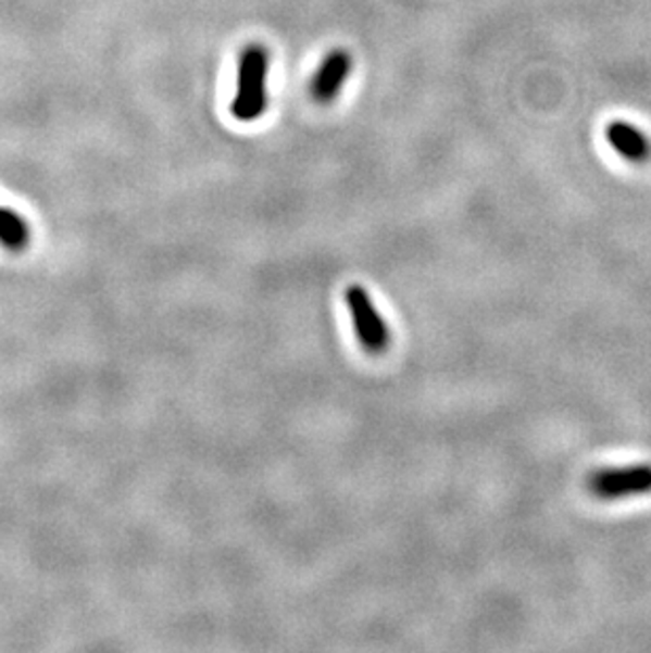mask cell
<instances>
[{"label":"cell","instance_id":"obj_1","mask_svg":"<svg viewBox=\"0 0 651 653\" xmlns=\"http://www.w3.org/2000/svg\"><path fill=\"white\" fill-rule=\"evenodd\" d=\"M267 49L259 42H250L239 53L237 62V89L230 104V113L241 123H252L267 111Z\"/></svg>","mask_w":651,"mask_h":653},{"label":"cell","instance_id":"obj_2","mask_svg":"<svg viewBox=\"0 0 651 653\" xmlns=\"http://www.w3.org/2000/svg\"><path fill=\"white\" fill-rule=\"evenodd\" d=\"M588 489L601 500H622L651 493V465L637 463L594 472L588 478Z\"/></svg>","mask_w":651,"mask_h":653},{"label":"cell","instance_id":"obj_3","mask_svg":"<svg viewBox=\"0 0 651 653\" xmlns=\"http://www.w3.org/2000/svg\"><path fill=\"white\" fill-rule=\"evenodd\" d=\"M347 307L360 343L373 353H381L389 343V332L384 317L373 305V299L362 286H349L346 292Z\"/></svg>","mask_w":651,"mask_h":653},{"label":"cell","instance_id":"obj_4","mask_svg":"<svg viewBox=\"0 0 651 653\" xmlns=\"http://www.w3.org/2000/svg\"><path fill=\"white\" fill-rule=\"evenodd\" d=\"M351 73V55L346 49L330 51L311 80V98L317 104H333L346 87Z\"/></svg>","mask_w":651,"mask_h":653},{"label":"cell","instance_id":"obj_5","mask_svg":"<svg viewBox=\"0 0 651 653\" xmlns=\"http://www.w3.org/2000/svg\"><path fill=\"white\" fill-rule=\"evenodd\" d=\"M605 136L610 140L613 151L622 154L624 159L635 161V163L650 159V138L637 125L626 123V121H613L608 125Z\"/></svg>","mask_w":651,"mask_h":653},{"label":"cell","instance_id":"obj_6","mask_svg":"<svg viewBox=\"0 0 651 653\" xmlns=\"http://www.w3.org/2000/svg\"><path fill=\"white\" fill-rule=\"evenodd\" d=\"M0 241L11 250H20L28 241L26 221L11 210H0Z\"/></svg>","mask_w":651,"mask_h":653}]
</instances>
